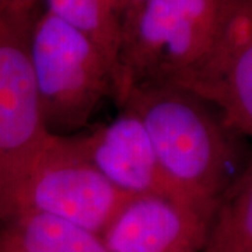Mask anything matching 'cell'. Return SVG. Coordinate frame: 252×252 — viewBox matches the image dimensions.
<instances>
[{"mask_svg":"<svg viewBox=\"0 0 252 252\" xmlns=\"http://www.w3.org/2000/svg\"><path fill=\"white\" fill-rule=\"evenodd\" d=\"M30 62L46 129L84 126L101 99L114 94L118 69L94 41L49 11L36 16Z\"/></svg>","mask_w":252,"mask_h":252,"instance_id":"obj_3","label":"cell"},{"mask_svg":"<svg viewBox=\"0 0 252 252\" xmlns=\"http://www.w3.org/2000/svg\"><path fill=\"white\" fill-rule=\"evenodd\" d=\"M0 252H20L4 231L0 234Z\"/></svg>","mask_w":252,"mask_h":252,"instance_id":"obj_14","label":"cell"},{"mask_svg":"<svg viewBox=\"0 0 252 252\" xmlns=\"http://www.w3.org/2000/svg\"><path fill=\"white\" fill-rule=\"evenodd\" d=\"M146 0H118V11L122 26V39L126 32L132 28L137 16L143 9Z\"/></svg>","mask_w":252,"mask_h":252,"instance_id":"obj_12","label":"cell"},{"mask_svg":"<svg viewBox=\"0 0 252 252\" xmlns=\"http://www.w3.org/2000/svg\"><path fill=\"white\" fill-rule=\"evenodd\" d=\"M130 196L91 164L77 136L51 133L28 174L20 215L35 212L101 235Z\"/></svg>","mask_w":252,"mask_h":252,"instance_id":"obj_5","label":"cell"},{"mask_svg":"<svg viewBox=\"0 0 252 252\" xmlns=\"http://www.w3.org/2000/svg\"><path fill=\"white\" fill-rule=\"evenodd\" d=\"M189 91L213 104L235 132L252 137V0H225L215 55Z\"/></svg>","mask_w":252,"mask_h":252,"instance_id":"obj_7","label":"cell"},{"mask_svg":"<svg viewBox=\"0 0 252 252\" xmlns=\"http://www.w3.org/2000/svg\"><path fill=\"white\" fill-rule=\"evenodd\" d=\"M202 252H252V158L220 199Z\"/></svg>","mask_w":252,"mask_h":252,"instance_id":"obj_10","label":"cell"},{"mask_svg":"<svg viewBox=\"0 0 252 252\" xmlns=\"http://www.w3.org/2000/svg\"><path fill=\"white\" fill-rule=\"evenodd\" d=\"M77 140L91 164L122 192L180 202L162 172L144 126L132 111L122 108V114L109 125L77 136Z\"/></svg>","mask_w":252,"mask_h":252,"instance_id":"obj_8","label":"cell"},{"mask_svg":"<svg viewBox=\"0 0 252 252\" xmlns=\"http://www.w3.org/2000/svg\"><path fill=\"white\" fill-rule=\"evenodd\" d=\"M213 215L171 199L135 195L101 238L109 252H202Z\"/></svg>","mask_w":252,"mask_h":252,"instance_id":"obj_6","label":"cell"},{"mask_svg":"<svg viewBox=\"0 0 252 252\" xmlns=\"http://www.w3.org/2000/svg\"><path fill=\"white\" fill-rule=\"evenodd\" d=\"M3 231L20 252H109L101 235L35 212H23Z\"/></svg>","mask_w":252,"mask_h":252,"instance_id":"obj_9","label":"cell"},{"mask_svg":"<svg viewBox=\"0 0 252 252\" xmlns=\"http://www.w3.org/2000/svg\"><path fill=\"white\" fill-rule=\"evenodd\" d=\"M36 13L0 9V225L20 215L23 189L51 132L39 109L30 62Z\"/></svg>","mask_w":252,"mask_h":252,"instance_id":"obj_4","label":"cell"},{"mask_svg":"<svg viewBox=\"0 0 252 252\" xmlns=\"http://www.w3.org/2000/svg\"><path fill=\"white\" fill-rule=\"evenodd\" d=\"M224 14L225 0H146L122 39L118 104L142 84L192 90L215 55Z\"/></svg>","mask_w":252,"mask_h":252,"instance_id":"obj_2","label":"cell"},{"mask_svg":"<svg viewBox=\"0 0 252 252\" xmlns=\"http://www.w3.org/2000/svg\"><path fill=\"white\" fill-rule=\"evenodd\" d=\"M140 119L162 172L181 203L215 216L238 177L234 130L213 104L174 84H142L119 104Z\"/></svg>","mask_w":252,"mask_h":252,"instance_id":"obj_1","label":"cell"},{"mask_svg":"<svg viewBox=\"0 0 252 252\" xmlns=\"http://www.w3.org/2000/svg\"><path fill=\"white\" fill-rule=\"evenodd\" d=\"M46 11L81 31L101 48L119 70L122 26L118 0H44ZM118 77V76H117ZM117 83V81H115Z\"/></svg>","mask_w":252,"mask_h":252,"instance_id":"obj_11","label":"cell"},{"mask_svg":"<svg viewBox=\"0 0 252 252\" xmlns=\"http://www.w3.org/2000/svg\"><path fill=\"white\" fill-rule=\"evenodd\" d=\"M39 1L42 0H0V9L24 13V14H32L35 13L36 4Z\"/></svg>","mask_w":252,"mask_h":252,"instance_id":"obj_13","label":"cell"}]
</instances>
